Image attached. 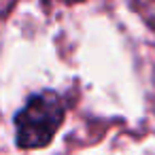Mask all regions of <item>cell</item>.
<instances>
[{"mask_svg": "<svg viewBox=\"0 0 155 155\" xmlns=\"http://www.w3.org/2000/svg\"><path fill=\"white\" fill-rule=\"evenodd\" d=\"M64 121V102L55 91H41L15 115V138L21 149H41L51 142Z\"/></svg>", "mask_w": 155, "mask_h": 155, "instance_id": "1", "label": "cell"}]
</instances>
